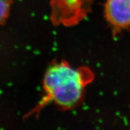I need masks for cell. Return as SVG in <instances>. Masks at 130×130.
<instances>
[{
	"mask_svg": "<svg viewBox=\"0 0 130 130\" xmlns=\"http://www.w3.org/2000/svg\"><path fill=\"white\" fill-rule=\"evenodd\" d=\"M93 78L88 68H75L64 61L53 63L44 75L42 99L27 116L37 115L51 102L64 110L77 106L82 101L86 87Z\"/></svg>",
	"mask_w": 130,
	"mask_h": 130,
	"instance_id": "1",
	"label": "cell"
},
{
	"mask_svg": "<svg viewBox=\"0 0 130 130\" xmlns=\"http://www.w3.org/2000/svg\"><path fill=\"white\" fill-rule=\"evenodd\" d=\"M94 0H51L50 19L54 25L72 27L87 17Z\"/></svg>",
	"mask_w": 130,
	"mask_h": 130,
	"instance_id": "2",
	"label": "cell"
},
{
	"mask_svg": "<svg viewBox=\"0 0 130 130\" xmlns=\"http://www.w3.org/2000/svg\"><path fill=\"white\" fill-rule=\"evenodd\" d=\"M104 12L114 35L130 28V0H105Z\"/></svg>",
	"mask_w": 130,
	"mask_h": 130,
	"instance_id": "3",
	"label": "cell"
},
{
	"mask_svg": "<svg viewBox=\"0 0 130 130\" xmlns=\"http://www.w3.org/2000/svg\"><path fill=\"white\" fill-rule=\"evenodd\" d=\"M13 0H0V19L1 24H4L9 17Z\"/></svg>",
	"mask_w": 130,
	"mask_h": 130,
	"instance_id": "4",
	"label": "cell"
}]
</instances>
